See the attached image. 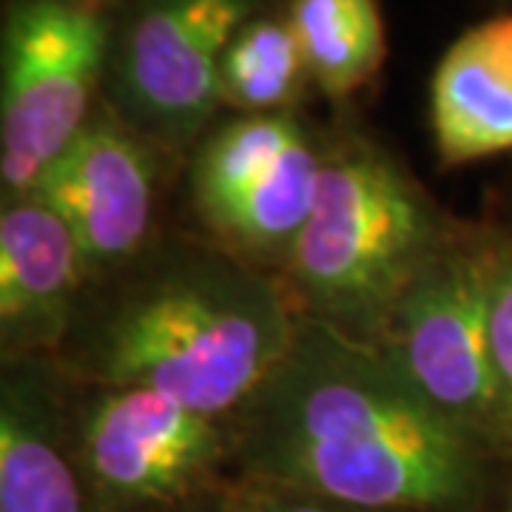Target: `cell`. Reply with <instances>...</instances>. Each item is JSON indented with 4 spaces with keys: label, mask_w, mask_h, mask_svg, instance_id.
I'll return each instance as SVG.
<instances>
[{
    "label": "cell",
    "mask_w": 512,
    "mask_h": 512,
    "mask_svg": "<svg viewBox=\"0 0 512 512\" xmlns=\"http://www.w3.org/2000/svg\"><path fill=\"white\" fill-rule=\"evenodd\" d=\"M268 484L384 512L444 510L476 490V439L384 353L325 319L299 322L248 413Z\"/></svg>",
    "instance_id": "1"
},
{
    "label": "cell",
    "mask_w": 512,
    "mask_h": 512,
    "mask_svg": "<svg viewBox=\"0 0 512 512\" xmlns=\"http://www.w3.org/2000/svg\"><path fill=\"white\" fill-rule=\"evenodd\" d=\"M296 325L268 279L194 259L134 291L111 316L97 373L217 419L245 404L288 356Z\"/></svg>",
    "instance_id": "2"
},
{
    "label": "cell",
    "mask_w": 512,
    "mask_h": 512,
    "mask_svg": "<svg viewBox=\"0 0 512 512\" xmlns=\"http://www.w3.org/2000/svg\"><path fill=\"white\" fill-rule=\"evenodd\" d=\"M439 248L419 185L376 148L353 143L325 157L316 205L288 262L319 316L353 333L384 330Z\"/></svg>",
    "instance_id": "3"
},
{
    "label": "cell",
    "mask_w": 512,
    "mask_h": 512,
    "mask_svg": "<svg viewBox=\"0 0 512 512\" xmlns=\"http://www.w3.org/2000/svg\"><path fill=\"white\" fill-rule=\"evenodd\" d=\"M111 26L94 0H18L3 26L0 177L29 197L94 114Z\"/></svg>",
    "instance_id": "4"
},
{
    "label": "cell",
    "mask_w": 512,
    "mask_h": 512,
    "mask_svg": "<svg viewBox=\"0 0 512 512\" xmlns=\"http://www.w3.org/2000/svg\"><path fill=\"white\" fill-rule=\"evenodd\" d=\"M384 330V353L473 439L510 424L490 342V251L439 248Z\"/></svg>",
    "instance_id": "5"
},
{
    "label": "cell",
    "mask_w": 512,
    "mask_h": 512,
    "mask_svg": "<svg viewBox=\"0 0 512 512\" xmlns=\"http://www.w3.org/2000/svg\"><path fill=\"white\" fill-rule=\"evenodd\" d=\"M322 163L291 114H248L202 143L191 194L225 242L254 254H291L316 205Z\"/></svg>",
    "instance_id": "6"
},
{
    "label": "cell",
    "mask_w": 512,
    "mask_h": 512,
    "mask_svg": "<svg viewBox=\"0 0 512 512\" xmlns=\"http://www.w3.org/2000/svg\"><path fill=\"white\" fill-rule=\"evenodd\" d=\"M254 0H140L117 46V86L131 120L183 143L222 103L220 66Z\"/></svg>",
    "instance_id": "7"
},
{
    "label": "cell",
    "mask_w": 512,
    "mask_h": 512,
    "mask_svg": "<svg viewBox=\"0 0 512 512\" xmlns=\"http://www.w3.org/2000/svg\"><path fill=\"white\" fill-rule=\"evenodd\" d=\"M154 183V157L140 134L97 109L29 197L66 222L86 271H100L140 251L154 217Z\"/></svg>",
    "instance_id": "8"
},
{
    "label": "cell",
    "mask_w": 512,
    "mask_h": 512,
    "mask_svg": "<svg viewBox=\"0 0 512 512\" xmlns=\"http://www.w3.org/2000/svg\"><path fill=\"white\" fill-rule=\"evenodd\" d=\"M94 484L126 504L183 495L222 456L217 419L146 387H111L83 427Z\"/></svg>",
    "instance_id": "9"
},
{
    "label": "cell",
    "mask_w": 512,
    "mask_h": 512,
    "mask_svg": "<svg viewBox=\"0 0 512 512\" xmlns=\"http://www.w3.org/2000/svg\"><path fill=\"white\" fill-rule=\"evenodd\" d=\"M83 271L72 231L46 202H6L0 217V328L6 348L55 342Z\"/></svg>",
    "instance_id": "10"
},
{
    "label": "cell",
    "mask_w": 512,
    "mask_h": 512,
    "mask_svg": "<svg viewBox=\"0 0 512 512\" xmlns=\"http://www.w3.org/2000/svg\"><path fill=\"white\" fill-rule=\"evenodd\" d=\"M433 140L444 165L512 148V12L467 29L430 86Z\"/></svg>",
    "instance_id": "11"
},
{
    "label": "cell",
    "mask_w": 512,
    "mask_h": 512,
    "mask_svg": "<svg viewBox=\"0 0 512 512\" xmlns=\"http://www.w3.org/2000/svg\"><path fill=\"white\" fill-rule=\"evenodd\" d=\"M0 512H83L80 478L43 407L9 387L0 416Z\"/></svg>",
    "instance_id": "12"
},
{
    "label": "cell",
    "mask_w": 512,
    "mask_h": 512,
    "mask_svg": "<svg viewBox=\"0 0 512 512\" xmlns=\"http://www.w3.org/2000/svg\"><path fill=\"white\" fill-rule=\"evenodd\" d=\"M293 32L313 83L328 97L359 92L384 60L379 0H291Z\"/></svg>",
    "instance_id": "13"
},
{
    "label": "cell",
    "mask_w": 512,
    "mask_h": 512,
    "mask_svg": "<svg viewBox=\"0 0 512 512\" xmlns=\"http://www.w3.org/2000/svg\"><path fill=\"white\" fill-rule=\"evenodd\" d=\"M311 80L308 60L288 18L254 15L222 55V103L245 114H285Z\"/></svg>",
    "instance_id": "14"
},
{
    "label": "cell",
    "mask_w": 512,
    "mask_h": 512,
    "mask_svg": "<svg viewBox=\"0 0 512 512\" xmlns=\"http://www.w3.org/2000/svg\"><path fill=\"white\" fill-rule=\"evenodd\" d=\"M490 342L498 379L512 407V245L490 251Z\"/></svg>",
    "instance_id": "15"
},
{
    "label": "cell",
    "mask_w": 512,
    "mask_h": 512,
    "mask_svg": "<svg viewBox=\"0 0 512 512\" xmlns=\"http://www.w3.org/2000/svg\"><path fill=\"white\" fill-rule=\"evenodd\" d=\"M239 512H384V510H365V507H353V504H342L333 498H322V495L302 493L293 487H282V484H268L265 490H259L251 498L242 501Z\"/></svg>",
    "instance_id": "16"
}]
</instances>
